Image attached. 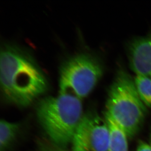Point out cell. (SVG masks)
<instances>
[{
	"label": "cell",
	"mask_w": 151,
	"mask_h": 151,
	"mask_svg": "<svg viewBox=\"0 0 151 151\" xmlns=\"http://www.w3.org/2000/svg\"><path fill=\"white\" fill-rule=\"evenodd\" d=\"M137 151H151V146L144 142L140 141L137 147Z\"/></svg>",
	"instance_id": "30bf717a"
},
{
	"label": "cell",
	"mask_w": 151,
	"mask_h": 151,
	"mask_svg": "<svg viewBox=\"0 0 151 151\" xmlns=\"http://www.w3.org/2000/svg\"><path fill=\"white\" fill-rule=\"evenodd\" d=\"M110 133L105 119L84 114L72 140L73 151H109Z\"/></svg>",
	"instance_id": "5b68a950"
},
{
	"label": "cell",
	"mask_w": 151,
	"mask_h": 151,
	"mask_svg": "<svg viewBox=\"0 0 151 151\" xmlns=\"http://www.w3.org/2000/svg\"><path fill=\"white\" fill-rule=\"evenodd\" d=\"M128 52L132 70L137 75L151 77V32L132 41Z\"/></svg>",
	"instance_id": "8992f818"
},
{
	"label": "cell",
	"mask_w": 151,
	"mask_h": 151,
	"mask_svg": "<svg viewBox=\"0 0 151 151\" xmlns=\"http://www.w3.org/2000/svg\"><path fill=\"white\" fill-rule=\"evenodd\" d=\"M19 125L15 123L6 120H1L0 122V149L4 151L12 143L16 137Z\"/></svg>",
	"instance_id": "ba28073f"
},
{
	"label": "cell",
	"mask_w": 151,
	"mask_h": 151,
	"mask_svg": "<svg viewBox=\"0 0 151 151\" xmlns=\"http://www.w3.org/2000/svg\"><path fill=\"white\" fill-rule=\"evenodd\" d=\"M37 115L51 141L58 145L65 146L72 142L84 114L80 99L60 94L42 99L37 105Z\"/></svg>",
	"instance_id": "7a4b0ae2"
},
{
	"label": "cell",
	"mask_w": 151,
	"mask_h": 151,
	"mask_svg": "<svg viewBox=\"0 0 151 151\" xmlns=\"http://www.w3.org/2000/svg\"></svg>",
	"instance_id": "8fae6325"
},
{
	"label": "cell",
	"mask_w": 151,
	"mask_h": 151,
	"mask_svg": "<svg viewBox=\"0 0 151 151\" xmlns=\"http://www.w3.org/2000/svg\"><path fill=\"white\" fill-rule=\"evenodd\" d=\"M134 84L138 96L145 105L151 108V77L137 75Z\"/></svg>",
	"instance_id": "9c48e42d"
},
{
	"label": "cell",
	"mask_w": 151,
	"mask_h": 151,
	"mask_svg": "<svg viewBox=\"0 0 151 151\" xmlns=\"http://www.w3.org/2000/svg\"><path fill=\"white\" fill-rule=\"evenodd\" d=\"M104 119L110 133L109 151H128L127 134L108 115L104 114Z\"/></svg>",
	"instance_id": "52a82bcc"
},
{
	"label": "cell",
	"mask_w": 151,
	"mask_h": 151,
	"mask_svg": "<svg viewBox=\"0 0 151 151\" xmlns=\"http://www.w3.org/2000/svg\"><path fill=\"white\" fill-rule=\"evenodd\" d=\"M105 114L111 117L129 137L138 133L146 108L138 96L134 80L127 71L118 70L110 87Z\"/></svg>",
	"instance_id": "3957f363"
},
{
	"label": "cell",
	"mask_w": 151,
	"mask_h": 151,
	"mask_svg": "<svg viewBox=\"0 0 151 151\" xmlns=\"http://www.w3.org/2000/svg\"><path fill=\"white\" fill-rule=\"evenodd\" d=\"M102 67L88 54H77L63 65L60 71L59 93L79 99L91 93L102 75Z\"/></svg>",
	"instance_id": "277c9868"
},
{
	"label": "cell",
	"mask_w": 151,
	"mask_h": 151,
	"mask_svg": "<svg viewBox=\"0 0 151 151\" xmlns=\"http://www.w3.org/2000/svg\"><path fill=\"white\" fill-rule=\"evenodd\" d=\"M1 91L8 101L27 106L45 93L48 82L36 63L13 46H4L0 57Z\"/></svg>",
	"instance_id": "6da1fadb"
}]
</instances>
